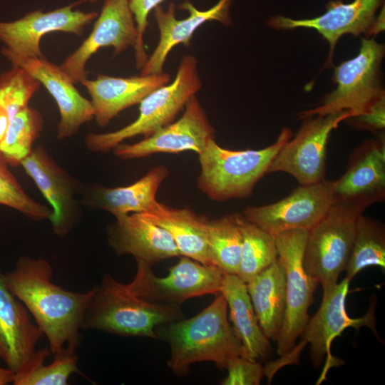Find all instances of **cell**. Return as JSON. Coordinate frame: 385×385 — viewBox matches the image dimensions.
I'll return each instance as SVG.
<instances>
[{"mask_svg": "<svg viewBox=\"0 0 385 385\" xmlns=\"http://www.w3.org/2000/svg\"><path fill=\"white\" fill-rule=\"evenodd\" d=\"M4 280L34 317L53 355L66 347L76 351L92 289L76 292L52 282V267L45 259L20 257Z\"/></svg>", "mask_w": 385, "mask_h": 385, "instance_id": "obj_1", "label": "cell"}, {"mask_svg": "<svg viewBox=\"0 0 385 385\" xmlns=\"http://www.w3.org/2000/svg\"><path fill=\"white\" fill-rule=\"evenodd\" d=\"M158 339L170 348L168 366L176 375L183 376L192 364L212 361L220 369L232 359L244 356L242 345L227 319V304L220 293L212 302L194 317L160 324Z\"/></svg>", "mask_w": 385, "mask_h": 385, "instance_id": "obj_2", "label": "cell"}, {"mask_svg": "<svg viewBox=\"0 0 385 385\" xmlns=\"http://www.w3.org/2000/svg\"><path fill=\"white\" fill-rule=\"evenodd\" d=\"M92 290L81 329L158 339V326L183 318L180 306L143 299L129 284L120 283L108 274Z\"/></svg>", "mask_w": 385, "mask_h": 385, "instance_id": "obj_3", "label": "cell"}, {"mask_svg": "<svg viewBox=\"0 0 385 385\" xmlns=\"http://www.w3.org/2000/svg\"><path fill=\"white\" fill-rule=\"evenodd\" d=\"M292 132L284 128L272 145L260 150H232L212 139L199 155L197 187L210 200L222 202L249 197Z\"/></svg>", "mask_w": 385, "mask_h": 385, "instance_id": "obj_4", "label": "cell"}, {"mask_svg": "<svg viewBox=\"0 0 385 385\" xmlns=\"http://www.w3.org/2000/svg\"><path fill=\"white\" fill-rule=\"evenodd\" d=\"M201 87L197 59L191 54L184 55L174 80L151 92L139 103L135 120L113 132L88 134L86 147L92 152H108L126 139L152 135L173 123Z\"/></svg>", "mask_w": 385, "mask_h": 385, "instance_id": "obj_5", "label": "cell"}, {"mask_svg": "<svg viewBox=\"0 0 385 385\" xmlns=\"http://www.w3.org/2000/svg\"><path fill=\"white\" fill-rule=\"evenodd\" d=\"M384 45L374 38H361L357 55L334 68L333 81L337 86L314 108L300 113V118L324 116L344 111L352 116L366 113L385 97L381 83V64Z\"/></svg>", "mask_w": 385, "mask_h": 385, "instance_id": "obj_6", "label": "cell"}, {"mask_svg": "<svg viewBox=\"0 0 385 385\" xmlns=\"http://www.w3.org/2000/svg\"><path fill=\"white\" fill-rule=\"evenodd\" d=\"M362 209L344 202H334L325 215L308 230L304 267L323 291L334 286L345 270Z\"/></svg>", "mask_w": 385, "mask_h": 385, "instance_id": "obj_7", "label": "cell"}, {"mask_svg": "<svg viewBox=\"0 0 385 385\" xmlns=\"http://www.w3.org/2000/svg\"><path fill=\"white\" fill-rule=\"evenodd\" d=\"M308 230H296L275 236L286 279V309L277 342V352L283 356L294 346L309 320L308 310L317 286L304 267V252Z\"/></svg>", "mask_w": 385, "mask_h": 385, "instance_id": "obj_8", "label": "cell"}, {"mask_svg": "<svg viewBox=\"0 0 385 385\" xmlns=\"http://www.w3.org/2000/svg\"><path fill=\"white\" fill-rule=\"evenodd\" d=\"M136 262V274L128 284L137 295L151 302L180 307L190 298L221 292L225 272L216 266L181 256L165 277H159L152 266Z\"/></svg>", "mask_w": 385, "mask_h": 385, "instance_id": "obj_9", "label": "cell"}, {"mask_svg": "<svg viewBox=\"0 0 385 385\" xmlns=\"http://www.w3.org/2000/svg\"><path fill=\"white\" fill-rule=\"evenodd\" d=\"M351 116L349 111H344L304 118L296 135L276 154L267 173H288L302 185L325 180L326 152L330 134L341 122Z\"/></svg>", "mask_w": 385, "mask_h": 385, "instance_id": "obj_10", "label": "cell"}, {"mask_svg": "<svg viewBox=\"0 0 385 385\" xmlns=\"http://www.w3.org/2000/svg\"><path fill=\"white\" fill-rule=\"evenodd\" d=\"M334 202L333 181L300 185L284 198L268 205L247 207L244 217L276 236L284 232L311 229Z\"/></svg>", "mask_w": 385, "mask_h": 385, "instance_id": "obj_11", "label": "cell"}, {"mask_svg": "<svg viewBox=\"0 0 385 385\" xmlns=\"http://www.w3.org/2000/svg\"><path fill=\"white\" fill-rule=\"evenodd\" d=\"M77 3L50 11L38 10L12 21H0V41L6 58H43L41 38L50 32L61 31L82 35L86 25L98 15L96 11L74 10Z\"/></svg>", "mask_w": 385, "mask_h": 385, "instance_id": "obj_12", "label": "cell"}, {"mask_svg": "<svg viewBox=\"0 0 385 385\" xmlns=\"http://www.w3.org/2000/svg\"><path fill=\"white\" fill-rule=\"evenodd\" d=\"M215 129L196 95L187 102L178 120L133 144L120 143L113 150L120 159H136L155 153L192 150L200 154L214 138Z\"/></svg>", "mask_w": 385, "mask_h": 385, "instance_id": "obj_13", "label": "cell"}, {"mask_svg": "<svg viewBox=\"0 0 385 385\" xmlns=\"http://www.w3.org/2000/svg\"><path fill=\"white\" fill-rule=\"evenodd\" d=\"M44 336L24 304L6 287L0 270V359L14 375L27 371L51 354L36 350Z\"/></svg>", "mask_w": 385, "mask_h": 385, "instance_id": "obj_14", "label": "cell"}, {"mask_svg": "<svg viewBox=\"0 0 385 385\" xmlns=\"http://www.w3.org/2000/svg\"><path fill=\"white\" fill-rule=\"evenodd\" d=\"M138 38L128 0H105L90 35L59 66L74 83L86 78V65L101 47L112 46L118 55L134 46Z\"/></svg>", "mask_w": 385, "mask_h": 385, "instance_id": "obj_15", "label": "cell"}, {"mask_svg": "<svg viewBox=\"0 0 385 385\" xmlns=\"http://www.w3.org/2000/svg\"><path fill=\"white\" fill-rule=\"evenodd\" d=\"M384 0H354L344 3L341 0L331 1L327 11L312 19H294L284 16H274L267 24L277 30H290L297 28L312 29L317 31L329 44V52L325 68L333 66V55L337 43L345 34L359 36L370 30L376 19V12Z\"/></svg>", "mask_w": 385, "mask_h": 385, "instance_id": "obj_16", "label": "cell"}, {"mask_svg": "<svg viewBox=\"0 0 385 385\" xmlns=\"http://www.w3.org/2000/svg\"><path fill=\"white\" fill-rule=\"evenodd\" d=\"M52 207L53 232L63 237L76 224L79 215L76 196L78 182L63 169L42 147L33 149L21 163Z\"/></svg>", "mask_w": 385, "mask_h": 385, "instance_id": "obj_17", "label": "cell"}, {"mask_svg": "<svg viewBox=\"0 0 385 385\" xmlns=\"http://www.w3.org/2000/svg\"><path fill=\"white\" fill-rule=\"evenodd\" d=\"M334 202H344L364 210L385 198L384 139L371 140L357 148L344 174L333 181Z\"/></svg>", "mask_w": 385, "mask_h": 385, "instance_id": "obj_18", "label": "cell"}, {"mask_svg": "<svg viewBox=\"0 0 385 385\" xmlns=\"http://www.w3.org/2000/svg\"><path fill=\"white\" fill-rule=\"evenodd\" d=\"M234 0H219L211 8L200 11L185 0L180 8L186 10L189 16L178 19L175 5L170 3L166 9L160 5L154 9V16L160 33L158 43L141 68L140 75L160 73L170 51L178 44H189L195 31L207 21H216L225 26L232 24L230 8Z\"/></svg>", "mask_w": 385, "mask_h": 385, "instance_id": "obj_19", "label": "cell"}, {"mask_svg": "<svg viewBox=\"0 0 385 385\" xmlns=\"http://www.w3.org/2000/svg\"><path fill=\"white\" fill-rule=\"evenodd\" d=\"M349 281L344 278L332 287L323 291L321 305L309 319L301 335L310 345V356L314 366H320L329 354L332 341L348 327L359 329L366 326L376 332L373 309L364 317L353 319L348 316L345 300Z\"/></svg>", "mask_w": 385, "mask_h": 385, "instance_id": "obj_20", "label": "cell"}, {"mask_svg": "<svg viewBox=\"0 0 385 385\" xmlns=\"http://www.w3.org/2000/svg\"><path fill=\"white\" fill-rule=\"evenodd\" d=\"M13 66L24 68L42 83L56 101L60 113L57 138L74 135L80 127L93 118L90 101L81 95L74 83L59 66L43 58H7Z\"/></svg>", "mask_w": 385, "mask_h": 385, "instance_id": "obj_21", "label": "cell"}, {"mask_svg": "<svg viewBox=\"0 0 385 385\" xmlns=\"http://www.w3.org/2000/svg\"><path fill=\"white\" fill-rule=\"evenodd\" d=\"M169 82L170 76L163 72L128 78L98 75L95 80L85 78L80 83L91 96L98 125L104 127L121 111Z\"/></svg>", "mask_w": 385, "mask_h": 385, "instance_id": "obj_22", "label": "cell"}, {"mask_svg": "<svg viewBox=\"0 0 385 385\" xmlns=\"http://www.w3.org/2000/svg\"><path fill=\"white\" fill-rule=\"evenodd\" d=\"M107 234L110 245L118 255H133L150 266L180 256L170 233L140 213L116 217Z\"/></svg>", "mask_w": 385, "mask_h": 385, "instance_id": "obj_23", "label": "cell"}, {"mask_svg": "<svg viewBox=\"0 0 385 385\" xmlns=\"http://www.w3.org/2000/svg\"><path fill=\"white\" fill-rule=\"evenodd\" d=\"M140 214L170 233L180 256L212 265L207 240L210 220L206 217L198 215L188 208L169 207L156 200L147 211Z\"/></svg>", "mask_w": 385, "mask_h": 385, "instance_id": "obj_24", "label": "cell"}, {"mask_svg": "<svg viewBox=\"0 0 385 385\" xmlns=\"http://www.w3.org/2000/svg\"><path fill=\"white\" fill-rule=\"evenodd\" d=\"M168 174L164 165H159L128 186L93 187L86 194V202L89 206L110 212L115 218L130 213L144 212L155 200L157 191Z\"/></svg>", "mask_w": 385, "mask_h": 385, "instance_id": "obj_25", "label": "cell"}, {"mask_svg": "<svg viewBox=\"0 0 385 385\" xmlns=\"http://www.w3.org/2000/svg\"><path fill=\"white\" fill-rule=\"evenodd\" d=\"M225 298L232 329L240 341L244 356L258 360L271 352L272 346L255 315L246 283L237 274L225 273L220 292Z\"/></svg>", "mask_w": 385, "mask_h": 385, "instance_id": "obj_26", "label": "cell"}, {"mask_svg": "<svg viewBox=\"0 0 385 385\" xmlns=\"http://www.w3.org/2000/svg\"><path fill=\"white\" fill-rule=\"evenodd\" d=\"M247 289L265 336L276 341L286 309V279L278 258L247 283Z\"/></svg>", "mask_w": 385, "mask_h": 385, "instance_id": "obj_27", "label": "cell"}, {"mask_svg": "<svg viewBox=\"0 0 385 385\" xmlns=\"http://www.w3.org/2000/svg\"><path fill=\"white\" fill-rule=\"evenodd\" d=\"M242 237L241 259L237 276L245 283L278 258L275 236L236 214Z\"/></svg>", "mask_w": 385, "mask_h": 385, "instance_id": "obj_28", "label": "cell"}, {"mask_svg": "<svg viewBox=\"0 0 385 385\" xmlns=\"http://www.w3.org/2000/svg\"><path fill=\"white\" fill-rule=\"evenodd\" d=\"M370 266L385 268V227L381 222L362 213L356 220L345 278L350 282L360 271Z\"/></svg>", "mask_w": 385, "mask_h": 385, "instance_id": "obj_29", "label": "cell"}, {"mask_svg": "<svg viewBox=\"0 0 385 385\" xmlns=\"http://www.w3.org/2000/svg\"><path fill=\"white\" fill-rule=\"evenodd\" d=\"M207 240L211 264L225 273L237 274L241 259L242 237L237 215L210 220Z\"/></svg>", "mask_w": 385, "mask_h": 385, "instance_id": "obj_30", "label": "cell"}, {"mask_svg": "<svg viewBox=\"0 0 385 385\" xmlns=\"http://www.w3.org/2000/svg\"><path fill=\"white\" fill-rule=\"evenodd\" d=\"M43 117L29 106L17 113L9 122L6 133L0 143V153L11 166L21 162L33 150V144L43 129Z\"/></svg>", "mask_w": 385, "mask_h": 385, "instance_id": "obj_31", "label": "cell"}, {"mask_svg": "<svg viewBox=\"0 0 385 385\" xmlns=\"http://www.w3.org/2000/svg\"><path fill=\"white\" fill-rule=\"evenodd\" d=\"M49 364L46 360L21 374H15L14 385H66L72 374L78 371V356L76 351L66 347L62 348L54 355Z\"/></svg>", "mask_w": 385, "mask_h": 385, "instance_id": "obj_32", "label": "cell"}, {"mask_svg": "<svg viewBox=\"0 0 385 385\" xmlns=\"http://www.w3.org/2000/svg\"><path fill=\"white\" fill-rule=\"evenodd\" d=\"M41 84L26 70L18 66H13L0 75V108L6 111L9 120L28 106Z\"/></svg>", "mask_w": 385, "mask_h": 385, "instance_id": "obj_33", "label": "cell"}, {"mask_svg": "<svg viewBox=\"0 0 385 385\" xmlns=\"http://www.w3.org/2000/svg\"><path fill=\"white\" fill-rule=\"evenodd\" d=\"M0 205L11 207L34 220H50L52 210L29 197L8 168L0 153Z\"/></svg>", "mask_w": 385, "mask_h": 385, "instance_id": "obj_34", "label": "cell"}, {"mask_svg": "<svg viewBox=\"0 0 385 385\" xmlns=\"http://www.w3.org/2000/svg\"><path fill=\"white\" fill-rule=\"evenodd\" d=\"M225 369L227 375L221 381L222 385H259L265 373L257 360L243 356L232 359Z\"/></svg>", "mask_w": 385, "mask_h": 385, "instance_id": "obj_35", "label": "cell"}, {"mask_svg": "<svg viewBox=\"0 0 385 385\" xmlns=\"http://www.w3.org/2000/svg\"><path fill=\"white\" fill-rule=\"evenodd\" d=\"M164 0H130L129 6L135 22L138 38L134 47L137 56L145 54L144 34L148 26V17L150 12Z\"/></svg>", "mask_w": 385, "mask_h": 385, "instance_id": "obj_36", "label": "cell"}, {"mask_svg": "<svg viewBox=\"0 0 385 385\" xmlns=\"http://www.w3.org/2000/svg\"><path fill=\"white\" fill-rule=\"evenodd\" d=\"M354 126L372 132L384 131L385 127V97L376 102L364 114L350 117Z\"/></svg>", "mask_w": 385, "mask_h": 385, "instance_id": "obj_37", "label": "cell"}, {"mask_svg": "<svg viewBox=\"0 0 385 385\" xmlns=\"http://www.w3.org/2000/svg\"><path fill=\"white\" fill-rule=\"evenodd\" d=\"M384 30V6L378 16H376L373 26L370 30L369 38L376 36Z\"/></svg>", "mask_w": 385, "mask_h": 385, "instance_id": "obj_38", "label": "cell"}, {"mask_svg": "<svg viewBox=\"0 0 385 385\" xmlns=\"http://www.w3.org/2000/svg\"><path fill=\"white\" fill-rule=\"evenodd\" d=\"M9 122V119L7 113L4 109L0 108V143L6 133Z\"/></svg>", "mask_w": 385, "mask_h": 385, "instance_id": "obj_39", "label": "cell"}, {"mask_svg": "<svg viewBox=\"0 0 385 385\" xmlns=\"http://www.w3.org/2000/svg\"><path fill=\"white\" fill-rule=\"evenodd\" d=\"M14 374L8 368L0 366V385H6L13 382Z\"/></svg>", "mask_w": 385, "mask_h": 385, "instance_id": "obj_40", "label": "cell"}, {"mask_svg": "<svg viewBox=\"0 0 385 385\" xmlns=\"http://www.w3.org/2000/svg\"><path fill=\"white\" fill-rule=\"evenodd\" d=\"M128 1H130V0H128Z\"/></svg>", "mask_w": 385, "mask_h": 385, "instance_id": "obj_41", "label": "cell"}]
</instances>
